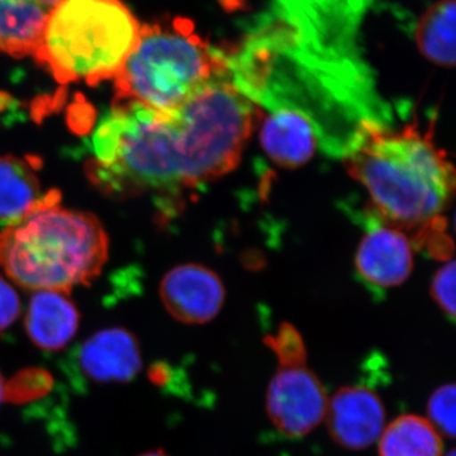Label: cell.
Instances as JSON below:
<instances>
[{
	"mask_svg": "<svg viewBox=\"0 0 456 456\" xmlns=\"http://www.w3.org/2000/svg\"><path fill=\"white\" fill-rule=\"evenodd\" d=\"M18 293L4 278L0 277V334L13 325L20 314Z\"/></svg>",
	"mask_w": 456,
	"mask_h": 456,
	"instance_id": "obj_21",
	"label": "cell"
},
{
	"mask_svg": "<svg viewBox=\"0 0 456 456\" xmlns=\"http://www.w3.org/2000/svg\"><path fill=\"white\" fill-rule=\"evenodd\" d=\"M53 388V377L40 368H28L14 375L5 382V401L14 404L28 403L42 395H46Z\"/></svg>",
	"mask_w": 456,
	"mask_h": 456,
	"instance_id": "obj_17",
	"label": "cell"
},
{
	"mask_svg": "<svg viewBox=\"0 0 456 456\" xmlns=\"http://www.w3.org/2000/svg\"><path fill=\"white\" fill-rule=\"evenodd\" d=\"M455 0H440L431 5L417 22V49L441 68L455 65Z\"/></svg>",
	"mask_w": 456,
	"mask_h": 456,
	"instance_id": "obj_16",
	"label": "cell"
},
{
	"mask_svg": "<svg viewBox=\"0 0 456 456\" xmlns=\"http://www.w3.org/2000/svg\"><path fill=\"white\" fill-rule=\"evenodd\" d=\"M264 342L277 356L281 368L305 365L307 349H305V340L298 330L289 323H281L277 334L266 336Z\"/></svg>",
	"mask_w": 456,
	"mask_h": 456,
	"instance_id": "obj_18",
	"label": "cell"
},
{
	"mask_svg": "<svg viewBox=\"0 0 456 456\" xmlns=\"http://www.w3.org/2000/svg\"><path fill=\"white\" fill-rule=\"evenodd\" d=\"M261 145L275 164L296 169L311 160L318 132L310 116L297 108L277 107L264 122Z\"/></svg>",
	"mask_w": 456,
	"mask_h": 456,
	"instance_id": "obj_11",
	"label": "cell"
},
{
	"mask_svg": "<svg viewBox=\"0 0 456 456\" xmlns=\"http://www.w3.org/2000/svg\"><path fill=\"white\" fill-rule=\"evenodd\" d=\"M386 408L379 395L365 386H346L327 404L330 436L341 448L367 449L378 443L386 428Z\"/></svg>",
	"mask_w": 456,
	"mask_h": 456,
	"instance_id": "obj_8",
	"label": "cell"
},
{
	"mask_svg": "<svg viewBox=\"0 0 456 456\" xmlns=\"http://www.w3.org/2000/svg\"><path fill=\"white\" fill-rule=\"evenodd\" d=\"M255 122L254 102L226 77L169 113L113 102L93 136V179L113 193L196 187L235 169Z\"/></svg>",
	"mask_w": 456,
	"mask_h": 456,
	"instance_id": "obj_1",
	"label": "cell"
},
{
	"mask_svg": "<svg viewBox=\"0 0 456 456\" xmlns=\"http://www.w3.org/2000/svg\"><path fill=\"white\" fill-rule=\"evenodd\" d=\"M329 397L314 371L302 367L279 368L266 389L265 410L284 436H307L325 421Z\"/></svg>",
	"mask_w": 456,
	"mask_h": 456,
	"instance_id": "obj_6",
	"label": "cell"
},
{
	"mask_svg": "<svg viewBox=\"0 0 456 456\" xmlns=\"http://www.w3.org/2000/svg\"><path fill=\"white\" fill-rule=\"evenodd\" d=\"M379 456H443L440 432L426 417L401 415L386 425L378 440Z\"/></svg>",
	"mask_w": 456,
	"mask_h": 456,
	"instance_id": "obj_15",
	"label": "cell"
},
{
	"mask_svg": "<svg viewBox=\"0 0 456 456\" xmlns=\"http://www.w3.org/2000/svg\"><path fill=\"white\" fill-rule=\"evenodd\" d=\"M226 70L224 56L185 20L142 25L136 46L114 77L113 102H136L155 112H173L204 86L224 77Z\"/></svg>",
	"mask_w": 456,
	"mask_h": 456,
	"instance_id": "obj_5",
	"label": "cell"
},
{
	"mask_svg": "<svg viewBox=\"0 0 456 456\" xmlns=\"http://www.w3.org/2000/svg\"><path fill=\"white\" fill-rule=\"evenodd\" d=\"M80 312L70 294L37 290L27 308V336L35 346L49 353L65 349L77 334Z\"/></svg>",
	"mask_w": 456,
	"mask_h": 456,
	"instance_id": "obj_12",
	"label": "cell"
},
{
	"mask_svg": "<svg viewBox=\"0 0 456 456\" xmlns=\"http://www.w3.org/2000/svg\"><path fill=\"white\" fill-rule=\"evenodd\" d=\"M355 268L362 281L373 289L398 287L412 273V246L401 230L378 218L360 241Z\"/></svg>",
	"mask_w": 456,
	"mask_h": 456,
	"instance_id": "obj_9",
	"label": "cell"
},
{
	"mask_svg": "<svg viewBox=\"0 0 456 456\" xmlns=\"http://www.w3.org/2000/svg\"><path fill=\"white\" fill-rule=\"evenodd\" d=\"M56 191L44 193L31 161L0 156V224L5 227L23 220L42 204L57 200Z\"/></svg>",
	"mask_w": 456,
	"mask_h": 456,
	"instance_id": "obj_14",
	"label": "cell"
},
{
	"mask_svg": "<svg viewBox=\"0 0 456 456\" xmlns=\"http://www.w3.org/2000/svg\"><path fill=\"white\" fill-rule=\"evenodd\" d=\"M42 204L0 231V268L25 289L70 294L88 285L108 259V236L92 213Z\"/></svg>",
	"mask_w": 456,
	"mask_h": 456,
	"instance_id": "obj_3",
	"label": "cell"
},
{
	"mask_svg": "<svg viewBox=\"0 0 456 456\" xmlns=\"http://www.w3.org/2000/svg\"><path fill=\"white\" fill-rule=\"evenodd\" d=\"M455 263L450 261L441 266L431 283V296L441 311L455 321Z\"/></svg>",
	"mask_w": 456,
	"mask_h": 456,
	"instance_id": "obj_20",
	"label": "cell"
},
{
	"mask_svg": "<svg viewBox=\"0 0 456 456\" xmlns=\"http://www.w3.org/2000/svg\"><path fill=\"white\" fill-rule=\"evenodd\" d=\"M443 456H456L455 450H450L448 454L443 455Z\"/></svg>",
	"mask_w": 456,
	"mask_h": 456,
	"instance_id": "obj_24",
	"label": "cell"
},
{
	"mask_svg": "<svg viewBox=\"0 0 456 456\" xmlns=\"http://www.w3.org/2000/svg\"><path fill=\"white\" fill-rule=\"evenodd\" d=\"M441 436H455V386L444 384L432 393L428 402V417Z\"/></svg>",
	"mask_w": 456,
	"mask_h": 456,
	"instance_id": "obj_19",
	"label": "cell"
},
{
	"mask_svg": "<svg viewBox=\"0 0 456 456\" xmlns=\"http://www.w3.org/2000/svg\"><path fill=\"white\" fill-rule=\"evenodd\" d=\"M77 360L84 377L98 384L131 382L142 369L140 342L123 327H108L90 336Z\"/></svg>",
	"mask_w": 456,
	"mask_h": 456,
	"instance_id": "obj_10",
	"label": "cell"
},
{
	"mask_svg": "<svg viewBox=\"0 0 456 456\" xmlns=\"http://www.w3.org/2000/svg\"><path fill=\"white\" fill-rule=\"evenodd\" d=\"M4 392H5V380H4V378H3L2 373H0V404L3 403V401H5Z\"/></svg>",
	"mask_w": 456,
	"mask_h": 456,
	"instance_id": "obj_23",
	"label": "cell"
},
{
	"mask_svg": "<svg viewBox=\"0 0 456 456\" xmlns=\"http://www.w3.org/2000/svg\"><path fill=\"white\" fill-rule=\"evenodd\" d=\"M160 297L165 310L178 322L204 325L220 314L226 290L213 270L200 264H185L165 275Z\"/></svg>",
	"mask_w": 456,
	"mask_h": 456,
	"instance_id": "obj_7",
	"label": "cell"
},
{
	"mask_svg": "<svg viewBox=\"0 0 456 456\" xmlns=\"http://www.w3.org/2000/svg\"><path fill=\"white\" fill-rule=\"evenodd\" d=\"M140 32L121 0H61L32 56L56 82L97 86L118 74Z\"/></svg>",
	"mask_w": 456,
	"mask_h": 456,
	"instance_id": "obj_4",
	"label": "cell"
},
{
	"mask_svg": "<svg viewBox=\"0 0 456 456\" xmlns=\"http://www.w3.org/2000/svg\"><path fill=\"white\" fill-rule=\"evenodd\" d=\"M61 0H0V53L33 55L45 27Z\"/></svg>",
	"mask_w": 456,
	"mask_h": 456,
	"instance_id": "obj_13",
	"label": "cell"
},
{
	"mask_svg": "<svg viewBox=\"0 0 456 456\" xmlns=\"http://www.w3.org/2000/svg\"><path fill=\"white\" fill-rule=\"evenodd\" d=\"M139 456H170V455L167 454V452H164L163 449H156V450H150V452H143V454H141Z\"/></svg>",
	"mask_w": 456,
	"mask_h": 456,
	"instance_id": "obj_22",
	"label": "cell"
},
{
	"mask_svg": "<svg viewBox=\"0 0 456 456\" xmlns=\"http://www.w3.org/2000/svg\"><path fill=\"white\" fill-rule=\"evenodd\" d=\"M346 167L367 188L377 217L401 231L439 220L455 191L446 152L416 126L392 131L364 123L346 151Z\"/></svg>",
	"mask_w": 456,
	"mask_h": 456,
	"instance_id": "obj_2",
	"label": "cell"
}]
</instances>
